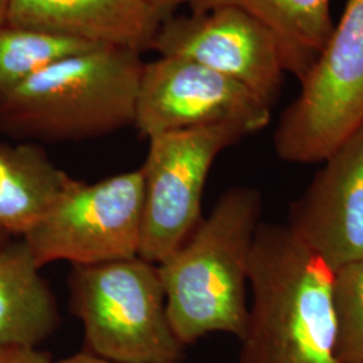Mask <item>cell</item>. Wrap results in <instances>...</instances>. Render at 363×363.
Here are the masks:
<instances>
[{"instance_id": "obj_1", "label": "cell", "mask_w": 363, "mask_h": 363, "mask_svg": "<svg viewBox=\"0 0 363 363\" xmlns=\"http://www.w3.org/2000/svg\"><path fill=\"white\" fill-rule=\"evenodd\" d=\"M334 271L281 223H259L238 363H340Z\"/></svg>"}, {"instance_id": "obj_2", "label": "cell", "mask_w": 363, "mask_h": 363, "mask_svg": "<svg viewBox=\"0 0 363 363\" xmlns=\"http://www.w3.org/2000/svg\"><path fill=\"white\" fill-rule=\"evenodd\" d=\"M261 211L259 190L228 189L189 240L157 265L169 325L184 347L213 333L238 340L245 335L249 264Z\"/></svg>"}, {"instance_id": "obj_3", "label": "cell", "mask_w": 363, "mask_h": 363, "mask_svg": "<svg viewBox=\"0 0 363 363\" xmlns=\"http://www.w3.org/2000/svg\"><path fill=\"white\" fill-rule=\"evenodd\" d=\"M140 54L99 46L46 66L0 100V133L28 143H62L133 125Z\"/></svg>"}, {"instance_id": "obj_4", "label": "cell", "mask_w": 363, "mask_h": 363, "mask_svg": "<svg viewBox=\"0 0 363 363\" xmlns=\"http://www.w3.org/2000/svg\"><path fill=\"white\" fill-rule=\"evenodd\" d=\"M69 307L88 351L123 363L181 361L184 346L169 325L159 268L139 256L73 267Z\"/></svg>"}, {"instance_id": "obj_5", "label": "cell", "mask_w": 363, "mask_h": 363, "mask_svg": "<svg viewBox=\"0 0 363 363\" xmlns=\"http://www.w3.org/2000/svg\"><path fill=\"white\" fill-rule=\"evenodd\" d=\"M363 124V0H347L296 99L273 133L277 156L322 163Z\"/></svg>"}, {"instance_id": "obj_6", "label": "cell", "mask_w": 363, "mask_h": 363, "mask_svg": "<svg viewBox=\"0 0 363 363\" xmlns=\"http://www.w3.org/2000/svg\"><path fill=\"white\" fill-rule=\"evenodd\" d=\"M142 169L76 181L22 237L40 268L55 261L97 265L139 256L143 226Z\"/></svg>"}, {"instance_id": "obj_7", "label": "cell", "mask_w": 363, "mask_h": 363, "mask_svg": "<svg viewBox=\"0 0 363 363\" xmlns=\"http://www.w3.org/2000/svg\"><path fill=\"white\" fill-rule=\"evenodd\" d=\"M235 124L177 130L150 138L143 166L144 205L139 257L162 264L202 220L210 169L226 148L249 136Z\"/></svg>"}, {"instance_id": "obj_8", "label": "cell", "mask_w": 363, "mask_h": 363, "mask_svg": "<svg viewBox=\"0 0 363 363\" xmlns=\"http://www.w3.org/2000/svg\"><path fill=\"white\" fill-rule=\"evenodd\" d=\"M271 108L245 85L206 66L159 55L144 62L133 127L147 139L220 124L253 135L271 123Z\"/></svg>"}, {"instance_id": "obj_9", "label": "cell", "mask_w": 363, "mask_h": 363, "mask_svg": "<svg viewBox=\"0 0 363 363\" xmlns=\"http://www.w3.org/2000/svg\"><path fill=\"white\" fill-rule=\"evenodd\" d=\"M152 49L160 57L190 60L232 78L271 106L286 73L272 33L233 6L169 15L159 27Z\"/></svg>"}, {"instance_id": "obj_10", "label": "cell", "mask_w": 363, "mask_h": 363, "mask_svg": "<svg viewBox=\"0 0 363 363\" xmlns=\"http://www.w3.org/2000/svg\"><path fill=\"white\" fill-rule=\"evenodd\" d=\"M286 226L337 271L363 259V124L322 162Z\"/></svg>"}, {"instance_id": "obj_11", "label": "cell", "mask_w": 363, "mask_h": 363, "mask_svg": "<svg viewBox=\"0 0 363 363\" xmlns=\"http://www.w3.org/2000/svg\"><path fill=\"white\" fill-rule=\"evenodd\" d=\"M163 21L144 0H11L6 23L142 52Z\"/></svg>"}, {"instance_id": "obj_12", "label": "cell", "mask_w": 363, "mask_h": 363, "mask_svg": "<svg viewBox=\"0 0 363 363\" xmlns=\"http://www.w3.org/2000/svg\"><path fill=\"white\" fill-rule=\"evenodd\" d=\"M40 269L22 237L0 247V347L38 349L61 323Z\"/></svg>"}, {"instance_id": "obj_13", "label": "cell", "mask_w": 363, "mask_h": 363, "mask_svg": "<svg viewBox=\"0 0 363 363\" xmlns=\"http://www.w3.org/2000/svg\"><path fill=\"white\" fill-rule=\"evenodd\" d=\"M76 181L37 143H0V230L25 237Z\"/></svg>"}, {"instance_id": "obj_14", "label": "cell", "mask_w": 363, "mask_h": 363, "mask_svg": "<svg viewBox=\"0 0 363 363\" xmlns=\"http://www.w3.org/2000/svg\"><path fill=\"white\" fill-rule=\"evenodd\" d=\"M233 6L273 34L286 73L301 82L311 72L334 28L331 0H191L190 11Z\"/></svg>"}, {"instance_id": "obj_15", "label": "cell", "mask_w": 363, "mask_h": 363, "mask_svg": "<svg viewBox=\"0 0 363 363\" xmlns=\"http://www.w3.org/2000/svg\"><path fill=\"white\" fill-rule=\"evenodd\" d=\"M99 45L30 27L0 26V100L46 66Z\"/></svg>"}, {"instance_id": "obj_16", "label": "cell", "mask_w": 363, "mask_h": 363, "mask_svg": "<svg viewBox=\"0 0 363 363\" xmlns=\"http://www.w3.org/2000/svg\"><path fill=\"white\" fill-rule=\"evenodd\" d=\"M333 298L340 363L363 361V259L334 271Z\"/></svg>"}, {"instance_id": "obj_17", "label": "cell", "mask_w": 363, "mask_h": 363, "mask_svg": "<svg viewBox=\"0 0 363 363\" xmlns=\"http://www.w3.org/2000/svg\"><path fill=\"white\" fill-rule=\"evenodd\" d=\"M0 363H54L50 355L39 349L0 347Z\"/></svg>"}, {"instance_id": "obj_18", "label": "cell", "mask_w": 363, "mask_h": 363, "mask_svg": "<svg viewBox=\"0 0 363 363\" xmlns=\"http://www.w3.org/2000/svg\"><path fill=\"white\" fill-rule=\"evenodd\" d=\"M147 4H150L152 9H155L157 13H162L164 18L169 15L184 4H190L191 0H144Z\"/></svg>"}, {"instance_id": "obj_19", "label": "cell", "mask_w": 363, "mask_h": 363, "mask_svg": "<svg viewBox=\"0 0 363 363\" xmlns=\"http://www.w3.org/2000/svg\"><path fill=\"white\" fill-rule=\"evenodd\" d=\"M54 363H123L116 362V361H109V359H105L101 357H97L94 354H91L89 351H84V352H77V354H73V355H69L61 361H57ZM169 363H183L181 361H177V362Z\"/></svg>"}, {"instance_id": "obj_20", "label": "cell", "mask_w": 363, "mask_h": 363, "mask_svg": "<svg viewBox=\"0 0 363 363\" xmlns=\"http://www.w3.org/2000/svg\"><path fill=\"white\" fill-rule=\"evenodd\" d=\"M11 0H0V26L6 23Z\"/></svg>"}, {"instance_id": "obj_21", "label": "cell", "mask_w": 363, "mask_h": 363, "mask_svg": "<svg viewBox=\"0 0 363 363\" xmlns=\"http://www.w3.org/2000/svg\"><path fill=\"white\" fill-rule=\"evenodd\" d=\"M10 238H13V237H10L9 234L3 233V232L0 230V247H1L3 244H6Z\"/></svg>"}, {"instance_id": "obj_22", "label": "cell", "mask_w": 363, "mask_h": 363, "mask_svg": "<svg viewBox=\"0 0 363 363\" xmlns=\"http://www.w3.org/2000/svg\"><path fill=\"white\" fill-rule=\"evenodd\" d=\"M355 363H363V361H361V362H355Z\"/></svg>"}]
</instances>
